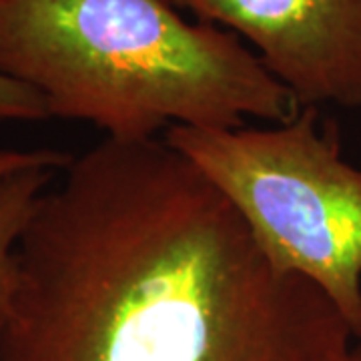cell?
I'll use <instances>...</instances> for the list:
<instances>
[{
    "label": "cell",
    "mask_w": 361,
    "mask_h": 361,
    "mask_svg": "<svg viewBox=\"0 0 361 361\" xmlns=\"http://www.w3.org/2000/svg\"><path fill=\"white\" fill-rule=\"evenodd\" d=\"M171 0H0V75L115 141L283 123L301 104L243 40Z\"/></svg>",
    "instance_id": "2"
},
{
    "label": "cell",
    "mask_w": 361,
    "mask_h": 361,
    "mask_svg": "<svg viewBox=\"0 0 361 361\" xmlns=\"http://www.w3.org/2000/svg\"><path fill=\"white\" fill-rule=\"evenodd\" d=\"M68 155L52 149H37V151H0V183L13 177L20 171L37 167L65 169L68 165Z\"/></svg>",
    "instance_id": "7"
},
{
    "label": "cell",
    "mask_w": 361,
    "mask_h": 361,
    "mask_svg": "<svg viewBox=\"0 0 361 361\" xmlns=\"http://www.w3.org/2000/svg\"><path fill=\"white\" fill-rule=\"evenodd\" d=\"M49 116L47 103L37 90L0 75V125L8 121H42Z\"/></svg>",
    "instance_id": "6"
},
{
    "label": "cell",
    "mask_w": 361,
    "mask_h": 361,
    "mask_svg": "<svg viewBox=\"0 0 361 361\" xmlns=\"http://www.w3.org/2000/svg\"><path fill=\"white\" fill-rule=\"evenodd\" d=\"M63 169L20 171L0 183V329L13 301L16 283V245L39 197Z\"/></svg>",
    "instance_id": "5"
},
{
    "label": "cell",
    "mask_w": 361,
    "mask_h": 361,
    "mask_svg": "<svg viewBox=\"0 0 361 361\" xmlns=\"http://www.w3.org/2000/svg\"><path fill=\"white\" fill-rule=\"evenodd\" d=\"M163 139L211 180L283 273L305 277L361 337V169L317 106L249 129L171 127Z\"/></svg>",
    "instance_id": "3"
},
{
    "label": "cell",
    "mask_w": 361,
    "mask_h": 361,
    "mask_svg": "<svg viewBox=\"0 0 361 361\" xmlns=\"http://www.w3.org/2000/svg\"><path fill=\"white\" fill-rule=\"evenodd\" d=\"M237 35L301 106H361V0H171Z\"/></svg>",
    "instance_id": "4"
},
{
    "label": "cell",
    "mask_w": 361,
    "mask_h": 361,
    "mask_svg": "<svg viewBox=\"0 0 361 361\" xmlns=\"http://www.w3.org/2000/svg\"><path fill=\"white\" fill-rule=\"evenodd\" d=\"M336 361H361V337L353 339L345 353H341Z\"/></svg>",
    "instance_id": "8"
},
{
    "label": "cell",
    "mask_w": 361,
    "mask_h": 361,
    "mask_svg": "<svg viewBox=\"0 0 361 361\" xmlns=\"http://www.w3.org/2000/svg\"><path fill=\"white\" fill-rule=\"evenodd\" d=\"M16 245L0 361H336L353 331L165 139H104Z\"/></svg>",
    "instance_id": "1"
}]
</instances>
